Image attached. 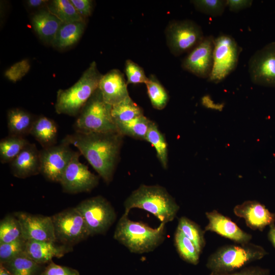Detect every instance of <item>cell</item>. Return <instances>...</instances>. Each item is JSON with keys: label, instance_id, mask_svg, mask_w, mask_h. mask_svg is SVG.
<instances>
[{"label": "cell", "instance_id": "cell-17", "mask_svg": "<svg viewBox=\"0 0 275 275\" xmlns=\"http://www.w3.org/2000/svg\"><path fill=\"white\" fill-rule=\"evenodd\" d=\"M208 224L204 231H211L235 241L238 244H244L250 242L252 235L241 230L236 223L216 210L207 212Z\"/></svg>", "mask_w": 275, "mask_h": 275}, {"label": "cell", "instance_id": "cell-39", "mask_svg": "<svg viewBox=\"0 0 275 275\" xmlns=\"http://www.w3.org/2000/svg\"><path fill=\"white\" fill-rule=\"evenodd\" d=\"M40 275H80L75 269L58 265L52 262L45 267Z\"/></svg>", "mask_w": 275, "mask_h": 275}, {"label": "cell", "instance_id": "cell-8", "mask_svg": "<svg viewBox=\"0 0 275 275\" xmlns=\"http://www.w3.org/2000/svg\"><path fill=\"white\" fill-rule=\"evenodd\" d=\"M75 207L83 217L90 236L105 234L117 217L111 203L101 196L83 200Z\"/></svg>", "mask_w": 275, "mask_h": 275}, {"label": "cell", "instance_id": "cell-35", "mask_svg": "<svg viewBox=\"0 0 275 275\" xmlns=\"http://www.w3.org/2000/svg\"><path fill=\"white\" fill-rule=\"evenodd\" d=\"M190 2L197 10L211 17L221 16L227 7V0H194Z\"/></svg>", "mask_w": 275, "mask_h": 275}, {"label": "cell", "instance_id": "cell-32", "mask_svg": "<svg viewBox=\"0 0 275 275\" xmlns=\"http://www.w3.org/2000/svg\"><path fill=\"white\" fill-rule=\"evenodd\" d=\"M148 78L145 85L151 105L155 109H163L169 99L168 92L154 75H151Z\"/></svg>", "mask_w": 275, "mask_h": 275}, {"label": "cell", "instance_id": "cell-24", "mask_svg": "<svg viewBox=\"0 0 275 275\" xmlns=\"http://www.w3.org/2000/svg\"><path fill=\"white\" fill-rule=\"evenodd\" d=\"M86 26V21L62 23L51 45L59 49L73 45L80 39Z\"/></svg>", "mask_w": 275, "mask_h": 275}, {"label": "cell", "instance_id": "cell-29", "mask_svg": "<svg viewBox=\"0 0 275 275\" xmlns=\"http://www.w3.org/2000/svg\"><path fill=\"white\" fill-rule=\"evenodd\" d=\"M152 121L143 115L128 122L118 124L117 127L118 131L123 136L145 140Z\"/></svg>", "mask_w": 275, "mask_h": 275}, {"label": "cell", "instance_id": "cell-3", "mask_svg": "<svg viewBox=\"0 0 275 275\" xmlns=\"http://www.w3.org/2000/svg\"><path fill=\"white\" fill-rule=\"evenodd\" d=\"M124 213L131 209L145 210L166 224L175 218L179 206L167 189L159 185H141L133 190L124 203Z\"/></svg>", "mask_w": 275, "mask_h": 275}, {"label": "cell", "instance_id": "cell-26", "mask_svg": "<svg viewBox=\"0 0 275 275\" xmlns=\"http://www.w3.org/2000/svg\"><path fill=\"white\" fill-rule=\"evenodd\" d=\"M30 142L24 138L8 135L0 141V161L11 163Z\"/></svg>", "mask_w": 275, "mask_h": 275}, {"label": "cell", "instance_id": "cell-31", "mask_svg": "<svg viewBox=\"0 0 275 275\" xmlns=\"http://www.w3.org/2000/svg\"><path fill=\"white\" fill-rule=\"evenodd\" d=\"M174 243L178 254L183 260L194 265L199 263L200 253L194 243L177 229L174 235Z\"/></svg>", "mask_w": 275, "mask_h": 275}, {"label": "cell", "instance_id": "cell-46", "mask_svg": "<svg viewBox=\"0 0 275 275\" xmlns=\"http://www.w3.org/2000/svg\"><path fill=\"white\" fill-rule=\"evenodd\" d=\"M0 275H12L2 264H0Z\"/></svg>", "mask_w": 275, "mask_h": 275}, {"label": "cell", "instance_id": "cell-22", "mask_svg": "<svg viewBox=\"0 0 275 275\" xmlns=\"http://www.w3.org/2000/svg\"><path fill=\"white\" fill-rule=\"evenodd\" d=\"M42 148L57 144L58 127L56 122L44 116L36 117L30 134Z\"/></svg>", "mask_w": 275, "mask_h": 275}, {"label": "cell", "instance_id": "cell-42", "mask_svg": "<svg viewBox=\"0 0 275 275\" xmlns=\"http://www.w3.org/2000/svg\"><path fill=\"white\" fill-rule=\"evenodd\" d=\"M227 7L229 10L234 13L250 8L253 3L252 0H227Z\"/></svg>", "mask_w": 275, "mask_h": 275}, {"label": "cell", "instance_id": "cell-36", "mask_svg": "<svg viewBox=\"0 0 275 275\" xmlns=\"http://www.w3.org/2000/svg\"><path fill=\"white\" fill-rule=\"evenodd\" d=\"M26 240L21 237L16 240L5 243H0V263L8 262L23 253Z\"/></svg>", "mask_w": 275, "mask_h": 275}, {"label": "cell", "instance_id": "cell-34", "mask_svg": "<svg viewBox=\"0 0 275 275\" xmlns=\"http://www.w3.org/2000/svg\"><path fill=\"white\" fill-rule=\"evenodd\" d=\"M22 237L21 226L14 215H7L0 222V243L10 242Z\"/></svg>", "mask_w": 275, "mask_h": 275}, {"label": "cell", "instance_id": "cell-25", "mask_svg": "<svg viewBox=\"0 0 275 275\" xmlns=\"http://www.w3.org/2000/svg\"><path fill=\"white\" fill-rule=\"evenodd\" d=\"M1 264V263H0ZM3 264L12 275H40L43 269L24 252Z\"/></svg>", "mask_w": 275, "mask_h": 275}, {"label": "cell", "instance_id": "cell-33", "mask_svg": "<svg viewBox=\"0 0 275 275\" xmlns=\"http://www.w3.org/2000/svg\"><path fill=\"white\" fill-rule=\"evenodd\" d=\"M177 229L194 243L201 253L205 245L204 231L201 227L187 217L182 216L178 220Z\"/></svg>", "mask_w": 275, "mask_h": 275}, {"label": "cell", "instance_id": "cell-15", "mask_svg": "<svg viewBox=\"0 0 275 275\" xmlns=\"http://www.w3.org/2000/svg\"><path fill=\"white\" fill-rule=\"evenodd\" d=\"M14 215L19 222L22 236L25 240L57 241L51 216L24 212H17Z\"/></svg>", "mask_w": 275, "mask_h": 275}, {"label": "cell", "instance_id": "cell-40", "mask_svg": "<svg viewBox=\"0 0 275 275\" xmlns=\"http://www.w3.org/2000/svg\"><path fill=\"white\" fill-rule=\"evenodd\" d=\"M74 8L81 16L86 20L91 16L93 7V2L91 0H70Z\"/></svg>", "mask_w": 275, "mask_h": 275}, {"label": "cell", "instance_id": "cell-16", "mask_svg": "<svg viewBox=\"0 0 275 275\" xmlns=\"http://www.w3.org/2000/svg\"><path fill=\"white\" fill-rule=\"evenodd\" d=\"M235 214L244 218L247 226L253 230H263L274 225L275 213L270 212L264 205L256 201H246L236 205Z\"/></svg>", "mask_w": 275, "mask_h": 275}, {"label": "cell", "instance_id": "cell-18", "mask_svg": "<svg viewBox=\"0 0 275 275\" xmlns=\"http://www.w3.org/2000/svg\"><path fill=\"white\" fill-rule=\"evenodd\" d=\"M98 89L105 102L112 106L129 97L127 81L123 73L117 69L102 75Z\"/></svg>", "mask_w": 275, "mask_h": 275}, {"label": "cell", "instance_id": "cell-44", "mask_svg": "<svg viewBox=\"0 0 275 275\" xmlns=\"http://www.w3.org/2000/svg\"><path fill=\"white\" fill-rule=\"evenodd\" d=\"M48 2L46 0H28L26 4L29 7L36 9L47 6Z\"/></svg>", "mask_w": 275, "mask_h": 275}, {"label": "cell", "instance_id": "cell-13", "mask_svg": "<svg viewBox=\"0 0 275 275\" xmlns=\"http://www.w3.org/2000/svg\"><path fill=\"white\" fill-rule=\"evenodd\" d=\"M248 71L254 84L275 88V42L254 53L249 61Z\"/></svg>", "mask_w": 275, "mask_h": 275}, {"label": "cell", "instance_id": "cell-4", "mask_svg": "<svg viewBox=\"0 0 275 275\" xmlns=\"http://www.w3.org/2000/svg\"><path fill=\"white\" fill-rule=\"evenodd\" d=\"M102 74L95 61L91 62L79 79L67 89L57 92L54 105L58 114L77 116L88 100L97 90Z\"/></svg>", "mask_w": 275, "mask_h": 275}, {"label": "cell", "instance_id": "cell-11", "mask_svg": "<svg viewBox=\"0 0 275 275\" xmlns=\"http://www.w3.org/2000/svg\"><path fill=\"white\" fill-rule=\"evenodd\" d=\"M80 155L79 151L74 152L62 176L60 183L65 193L89 192L98 184V176L91 173L86 165L80 162Z\"/></svg>", "mask_w": 275, "mask_h": 275}, {"label": "cell", "instance_id": "cell-12", "mask_svg": "<svg viewBox=\"0 0 275 275\" xmlns=\"http://www.w3.org/2000/svg\"><path fill=\"white\" fill-rule=\"evenodd\" d=\"M64 140L59 144L39 151L40 173L47 179L60 183L74 152Z\"/></svg>", "mask_w": 275, "mask_h": 275}, {"label": "cell", "instance_id": "cell-7", "mask_svg": "<svg viewBox=\"0 0 275 275\" xmlns=\"http://www.w3.org/2000/svg\"><path fill=\"white\" fill-rule=\"evenodd\" d=\"M241 48L231 36L221 34L214 40L213 65L208 80L217 84L224 80L236 68Z\"/></svg>", "mask_w": 275, "mask_h": 275}, {"label": "cell", "instance_id": "cell-38", "mask_svg": "<svg viewBox=\"0 0 275 275\" xmlns=\"http://www.w3.org/2000/svg\"><path fill=\"white\" fill-rule=\"evenodd\" d=\"M30 68L31 65L29 60L24 59L12 65L6 70L4 75L10 81L16 82L28 73Z\"/></svg>", "mask_w": 275, "mask_h": 275}, {"label": "cell", "instance_id": "cell-14", "mask_svg": "<svg viewBox=\"0 0 275 275\" xmlns=\"http://www.w3.org/2000/svg\"><path fill=\"white\" fill-rule=\"evenodd\" d=\"M214 40L212 35L205 36L184 58L182 68L199 77L208 79L212 68Z\"/></svg>", "mask_w": 275, "mask_h": 275}, {"label": "cell", "instance_id": "cell-9", "mask_svg": "<svg viewBox=\"0 0 275 275\" xmlns=\"http://www.w3.org/2000/svg\"><path fill=\"white\" fill-rule=\"evenodd\" d=\"M167 44L175 56L189 52L204 39L203 31L195 21L172 20L165 30Z\"/></svg>", "mask_w": 275, "mask_h": 275}, {"label": "cell", "instance_id": "cell-1", "mask_svg": "<svg viewBox=\"0 0 275 275\" xmlns=\"http://www.w3.org/2000/svg\"><path fill=\"white\" fill-rule=\"evenodd\" d=\"M123 137L119 132H75L63 140L75 147L103 181L109 184L119 162Z\"/></svg>", "mask_w": 275, "mask_h": 275}, {"label": "cell", "instance_id": "cell-41", "mask_svg": "<svg viewBox=\"0 0 275 275\" xmlns=\"http://www.w3.org/2000/svg\"><path fill=\"white\" fill-rule=\"evenodd\" d=\"M269 271L267 269L258 266L250 267L243 268L238 271L229 273H217L211 272L210 275H269Z\"/></svg>", "mask_w": 275, "mask_h": 275}, {"label": "cell", "instance_id": "cell-23", "mask_svg": "<svg viewBox=\"0 0 275 275\" xmlns=\"http://www.w3.org/2000/svg\"><path fill=\"white\" fill-rule=\"evenodd\" d=\"M36 118L21 108L9 109L7 115L9 135L24 137L30 134Z\"/></svg>", "mask_w": 275, "mask_h": 275}, {"label": "cell", "instance_id": "cell-37", "mask_svg": "<svg viewBox=\"0 0 275 275\" xmlns=\"http://www.w3.org/2000/svg\"><path fill=\"white\" fill-rule=\"evenodd\" d=\"M125 72L128 84H146L149 79L142 67L131 60H127L125 63Z\"/></svg>", "mask_w": 275, "mask_h": 275}, {"label": "cell", "instance_id": "cell-21", "mask_svg": "<svg viewBox=\"0 0 275 275\" xmlns=\"http://www.w3.org/2000/svg\"><path fill=\"white\" fill-rule=\"evenodd\" d=\"M31 23L39 37L52 44L62 22L47 9H41L32 15Z\"/></svg>", "mask_w": 275, "mask_h": 275}, {"label": "cell", "instance_id": "cell-28", "mask_svg": "<svg viewBox=\"0 0 275 275\" xmlns=\"http://www.w3.org/2000/svg\"><path fill=\"white\" fill-rule=\"evenodd\" d=\"M46 7L47 9L62 23L85 21L70 0L49 1Z\"/></svg>", "mask_w": 275, "mask_h": 275}, {"label": "cell", "instance_id": "cell-2", "mask_svg": "<svg viewBox=\"0 0 275 275\" xmlns=\"http://www.w3.org/2000/svg\"><path fill=\"white\" fill-rule=\"evenodd\" d=\"M128 214L124 213L115 230L114 238L133 253L152 252L164 241L166 224L160 223L153 228L142 222L131 221Z\"/></svg>", "mask_w": 275, "mask_h": 275}, {"label": "cell", "instance_id": "cell-10", "mask_svg": "<svg viewBox=\"0 0 275 275\" xmlns=\"http://www.w3.org/2000/svg\"><path fill=\"white\" fill-rule=\"evenodd\" d=\"M56 241L71 246L90 236L86 222L76 207L51 216Z\"/></svg>", "mask_w": 275, "mask_h": 275}, {"label": "cell", "instance_id": "cell-30", "mask_svg": "<svg viewBox=\"0 0 275 275\" xmlns=\"http://www.w3.org/2000/svg\"><path fill=\"white\" fill-rule=\"evenodd\" d=\"M145 141L150 143L155 149L157 157L164 169L168 167V144L163 134L159 130L157 124L152 121Z\"/></svg>", "mask_w": 275, "mask_h": 275}, {"label": "cell", "instance_id": "cell-19", "mask_svg": "<svg viewBox=\"0 0 275 275\" xmlns=\"http://www.w3.org/2000/svg\"><path fill=\"white\" fill-rule=\"evenodd\" d=\"M39 151L35 144L29 143L10 163L13 175L25 178L40 173Z\"/></svg>", "mask_w": 275, "mask_h": 275}, {"label": "cell", "instance_id": "cell-45", "mask_svg": "<svg viewBox=\"0 0 275 275\" xmlns=\"http://www.w3.org/2000/svg\"><path fill=\"white\" fill-rule=\"evenodd\" d=\"M268 237L274 247L275 248V226L274 225L270 226V230L268 234Z\"/></svg>", "mask_w": 275, "mask_h": 275}, {"label": "cell", "instance_id": "cell-43", "mask_svg": "<svg viewBox=\"0 0 275 275\" xmlns=\"http://www.w3.org/2000/svg\"><path fill=\"white\" fill-rule=\"evenodd\" d=\"M202 104L205 107L215 110L222 111L223 108V104L215 103L208 96H204L202 98Z\"/></svg>", "mask_w": 275, "mask_h": 275}, {"label": "cell", "instance_id": "cell-6", "mask_svg": "<svg viewBox=\"0 0 275 275\" xmlns=\"http://www.w3.org/2000/svg\"><path fill=\"white\" fill-rule=\"evenodd\" d=\"M112 106L104 100L98 88L82 108L73 124L82 133L119 132L112 116Z\"/></svg>", "mask_w": 275, "mask_h": 275}, {"label": "cell", "instance_id": "cell-20", "mask_svg": "<svg viewBox=\"0 0 275 275\" xmlns=\"http://www.w3.org/2000/svg\"><path fill=\"white\" fill-rule=\"evenodd\" d=\"M72 247L58 245L53 241L26 240L24 253L38 264L50 262L54 257L61 258L71 252Z\"/></svg>", "mask_w": 275, "mask_h": 275}, {"label": "cell", "instance_id": "cell-27", "mask_svg": "<svg viewBox=\"0 0 275 275\" xmlns=\"http://www.w3.org/2000/svg\"><path fill=\"white\" fill-rule=\"evenodd\" d=\"M143 115L142 108L130 96L112 108V116L116 126Z\"/></svg>", "mask_w": 275, "mask_h": 275}, {"label": "cell", "instance_id": "cell-5", "mask_svg": "<svg viewBox=\"0 0 275 275\" xmlns=\"http://www.w3.org/2000/svg\"><path fill=\"white\" fill-rule=\"evenodd\" d=\"M267 254L261 246L250 243L227 245L219 248L208 259L206 266L213 273L234 272Z\"/></svg>", "mask_w": 275, "mask_h": 275}]
</instances>
